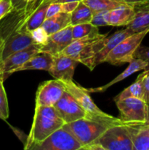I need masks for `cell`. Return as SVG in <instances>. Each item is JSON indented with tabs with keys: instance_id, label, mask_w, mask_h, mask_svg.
<instances>
[{
	"instance_id": "obj_28",
	"label": "cell",
	"mask_w": 149,
	"mask_h": 150,
	"mask_svg": "<svg viewBox=\"0 0 149 150\" xmlns=\"http://www.w3.org/2000/svg\"><path fill=\"white\" fill-rule=\"evenodd\" d=\"M3 82L4 81L0 77V110L7 120L9 117V105Z\"/></svg>"
},
{
	"instance_id": "obj_3",
	"label": "cell",
	"mask_w": 149,
	"mask_h": 150,
	"mask_svg": "<svg viewBox=\"0 0 149 150\" xmlns=\"http://www.w3.org/2000/svg\"><path fill=\"white\" fill-rule=\"evenodd\" d=\"M66 90L70 92L87 114V118L108 123L111 125H125L119 118H116L102 111L92 100L87 89L79 86L74 81L63 82Z\"/></svg>"
},
{
	"instance_id": "obj_21",
	"label": "cell",
	"mask_w": 149,
	"mask_h": 150,
	"mask_svg": "<svg viewBox=\"0 0 149 150\" xmlns=\"http://www.w3.org/2000/svg\"><path fill=\"white\" fill-rule=\"evenodd\" d=\"M135 16L127 27L134 33L149 31V5L134 8Z\"/></svg>"
},
{
	"instance_id": "obj_2",
	"label": "cell",
	"mask_w": 149,
	"mask_h": 150,
	"mask_svg": "<svg viewBox=\"0 0 149 150\" xmlns=\"http://www.w3.org/2000/svg\"><path fill=\"white\" fill-rule=\"evenodd\" d=\"M86 149L134 150V145L128 125H119L110 126Z\"/></svg>"
},
{
	"instance_id": "obj_34",
	"label": "cell",
	"mask_w": 149,
	"mask_h": 150,
	"mask_svg": "<svg viewBox=\"0 0 149 150\" xmlns=\"http://www.w3.org/2000/svg\"><path fill=\"white\" fill-rule=\"evenodd\" d=\"M3 48H4V41L1 40L0 38V67H1V63H2V53H3Z\"/></svg>"
},
{
	"instance_id": "obj_17",
	"label": "cell",
	"mask_w": 149,
	"mask_h": 150,
	"mask_svg": "<svg viewBox=\"0 0 149 150\" xmlns=\"http://www.w3.org/2000/svg\"><path fill=\"white\" fill-rule=\"evenodd\" d=\"M148 66V63L146 62L144 60L138 58H134L131 62H129V65L128 66L127 69L124 70V72L121 73L120 75H118L116 78L113 79V80L111 81L110 82H109L107 84L104 85V86H99V87L96 88H90V89H87L90 93H94V92H104L105 90L108 89L110 86H112L115 83H118V82L121 81L124 79H125L126 78L129 77L131 75H132L133 73H136V72H138L140 70H145L146 67Z\"/></svg>"
},
{
	"instance_id": "obj_33",
	"label": "cell",
	"mask_w": 149,
	"mask_h": 150,
	"mask_svg": "<svg viewBox=\"0 0 149 150\" xmlns=\"http://www.w3.org/2000/svg\"><path fill=\"white\" fill-rule=\"evenodd\" d=\"M13 9L20 10L27 7V0H11Z\"/></svg>"
},
{
	"instance_id": "obj_4",
	"label": "cell",
	"mask_w": 149,
	"mask_h": 150,
	"mask_svg": "<svg viewBox=\"0 0 149 150\" xmlns=\"http://www.w3.org/2000/svg\"><path fill=\"white\" fill-rule=\"evenodd\" d=\"M110 126L112 125L86 117L64 124L63 127L71 133L78 141L81 144L82 149H86Z\"/></svg>"
},
{
	"instance_id": "obj_35",
	"label": "cell",
	"mask_w": 149,
	"mask_h": 150,
	"mask_svg": "<svg viewBox=\"0 0 149 150\" xmlns=\"http://www.w3.org/2000/svg\"><path fill=\"white\" fill-rule=\"evenodd\" d=\"M80 1H83V0H52V3H67Z\"/></svg>"
},
{
	"instance_id": "obj_23",
	"label": "cell",
	"mask_w": 149,
	"mask_h": 150,
	"mask_svg": "<svg viewBox=\"0 0 149 150\" xmlns=\"http://www.w3.org/2000/svg\"><path fill=\"white\" fill-rule=\"evenodd\" d=\"M89 7L92 13L101 10H111L119 6L129 4L124 0H83Z\"/></svg>"
},
{
	"instance_id": "obj_6",
	"label": "cell",
	"mask_w": 149,
	"mask_h": 150,
	"mask_svg": "<svg viewBox=\"0 0 149 150\" xmlns=\"http://www.w3.org/2000/svg\"><path fill=\"white\" fill-rule=\"evenodd\" d=\"M115 103L119 111L118 118L126 125L145 123L148 105L143 100L129 98L115 102Z\"/></svg>"
},
{
	"instance_id": "obj_24",
	"label": "cell",
	"mask_w": 149,
	"mask_h": 150,
	"mask_svg": "<svg viewBox=\"0 0 149 150\" xmlns=\"http://www.w3.org/2000/svg\"><path fill=\"white\" fill-rule=\"evenodd\" d=\"M143 96H144V95H143V83H142V79L140 75H139L136 81L132 84H131L129 86L126 88L121 93H119L117 96L115 97L114 101L118 102V101L121 100L129 98H135L143 100Z\"/></svg>"
},
{
	"instance_id": "obj_11",
	"label": "cell",
	"mask_w": 149,
	"mask_h": 150,
	"mask_svg": "<svg viewBox=\"0 0 149 150\" xmlns=\"http://www.w3.org/2000/svg\"><path fill=\"white\" fill-rule=\"evenodd\" d=\"M72 41V26L70 25L58 32L48 35L39 52L48 53L53 56H56L62 52Z\"/></svg>"
},
{
	"instance_id": "obj_30",
	"label": "cell",
	"mask_w": 149,
	"mask_h": 150,
	"mask_svg": "<svg viewBox=\"0 0 149 150\" xmlns=\"http://www.w3.org/2000/svg\"><path fill=\"white\" fill-rule=\"evenodd\" d=\"M32 36H33L34 40L35 42L37 44H39L42 46L44 43L46 41L47 38H48V35H47V33L45 32V31L42 29V26L37 28V29H34L33 31H32Z\"/></svg>"
},
{
	"instance_id": "obj_29",
	"label": "cell",
	"mask_w": 149,
	"mask_h": 150,
	"mask_svg": "<svg viewBox=\"0 0 149 150\" xmlns=\"http://www.w3.org/2000/svg\"><path fill=\"white\" fill-rule=\"evenodd\" d=\"M142 79L143 87V100L149 105V70H145L140 75Z\"/></svg>"
},
{
	"instance_id": "obj_9",
	"label": "cell",
	"mask_w": 149,
	"mask_h": 150,
	"mask_svg": "<svg viewBox=\"0 0 149 150\" xmlns=\"http://www.w3.org/2000/svg\"><path fill=\"white\" fill-rule=\"evenodd\" d=\"M53 106L65 124L80 119L87 118V114L85 110L67 90Z\"/></svg>"
},
{
	"instance_id": "obj_10",
	"label": "cell",
	"mask_w": 149,
	"mask_h": 150,
	"mask_svg": "<svg viewBox=\"0 0 149 150\" xmlns=\"http://www.w3.org/2000/svg\"><path fill=\"white\" fill-rule=\"evenodd\" d=\"M65 91V86L61 81L56 79L43 82L37 91L36 105L53 106Z\"/></svg>"
},
{
	"instance_id": "obj_32",
	"label": "cell",
	"mask_w": 149,
	"mask_h": 150,
	"mask_svg": "<svg viewBox=\"0 0 149 150\" xmlns=\"http://www.w3.org/2000/svg\"><path fill=\"white\" fill-rule=\"evenodd\" d=\"M13 9L11 0H0V20Z\"/></svg>"
},
{
	"instance_id": "obj_7",
	"label": "cell",
	"mask_w": 149,
	"mask_h": 150,
	"mask_svg": "<svg viewBox=\"0 0 149 150\" xmlns=\"http://www.w3.org/2000/svg\"><path fill=\"white\" fill-rule=\"evenodd\" d=\"M32 150H79L82 146L71 133L64 127L58 129L42 142L28 148Z\"/></svg>"
},
{
	"instance_id": "obj_19",
	"label": "cell",
	"mask_w": 149,
	"mask_h": 150,
	"mask_svg": "<svg viewBox=\"0 0 149 150\" xmlns=\"http://www.w3.org/2000/svg\"><path fill=\"white\" fill-rule=\"evenodd\" d=\"M71 25V13H58L48 18L42 24V27L48 35H51Z\"/></svg>"
},
{
	"instance_id": "obj_1",
	"label": "cell",
	"mask_w": 149,
	"mask_h": 150,
	"mask_svg": "<svg viewBox=\"0 0 149 150\" xmlns=\"http://www.w3.org/2000/svg\"><path fill=\"white\" fill-rule=\"evenodd\" d=\"M65 124L54 106L36 105L32 128L25 142V149L45 140Z\"/></svg>"
},
{
	"instance_id": "obj_27",
	"label": "cell",
	"mask_w": 149,
	"mask_h": 150,
	"mask_svg": "<svg viewBox=\"0 0 149 150\" xmlns=\"http://www.w3.org/2000/svg\"><path fill=\"white\" fill-rule=\"evenodd\" d=\"M110 10H101L93 13L91 23L95 26H108V15Z\"/></svg>"
},
{
	"instance_id": "obj_25",
	"label": "cell",
	"mask_w": 149,
	"mask_h": 150,
	"mask_svg": "<svg viewBox=\"0 0 149 150\" xmlns=\"http://www.w3.org/2000/svg\"><path fill=\"white\" fill-rule=\"evenodd\" d=\"M97 33H99V29L97 26H95L91 23H80V24L72 26L73 40Z\"/></svg>"
},
{
	"instance_id": "obj_20",
	"label": "cell",
	"mask_w": 149,
	"mask_h": 150,
	"mask_svg": "<svg viewBox=\"0 0 149 150\" xmlns=\"http://www.w3.org/2000/svg\"><path fill=\"white\" fill-rule=\"evenodd\" d=\"M54 56L45 52H38L31 57L22 67L18 69V71L29 70H39L49 71L53 62Z\"/></svg>"
},
{
	"instance_id": "obj_36",
	"label": "cell",
	"mask_w": 149,
	"mask_h": 150,
	"mask_svg": "<svg viewBox=\"0 0 149 150\" xmlns=\"http://www.w3.org/2000/svg\"><path fill=\"white\" fill-rule=\"evenodd\" d=\"M145 125H149V105L148 106V114H147V120H146Z\"/></svg>"
},
{
	"instance_id": "obj_13",
	"label": "cell",
	"mask_w": 149,
	"mask_h": 150,
	"mask_svg": "<svg viewBox=\"0 0 149 150\" xmlns=\"http://www.w3.org/2000/svg\"><path fill=\"white\" fill-rule=\"evenodd\" d=\"M134 34L131 29L129 28H126L124 29L115 32L110 36H107L104 40V46L102 49L99 51L96 55V57L93 59L92 62V70L94 69L96 66L101 64L102 62H105V59L108 54L121 41L127 38V37Z\"/></svg>"
},
{
	"instance_id": "obj_38",
	"label": "cell",
	"mask_w": 149,
	"mask_h": 150,
	"mask_svg": "<svg viewBox=\"0 0 149 150\" xmlns=\"http://www.w3.org/2000/svg\"><path fill=\"white\" fill-rule=\"evenodd\" d=\"M0 119H1V120H6L5 117H4V116L3 115V114H2V112H1V110H0Z\"/></svg>"
},
{
	"instance_id": "obj_16",
	"label": "cell",
	"mask_w": 149,
	"mask_h": 150,
	"mask_svg": "<svg viewBox=\"0 0 149 150\" xmlns=\"http://www.w3.org/2000/svg\"><path fill=\"white\" fill-rule=\"evenodd\" d=\"M135 10L130 4L119 6L110 10L108 15V26H127L134 18Z\"/></svg>"
},
{
	"instance_id": "obj_14",
	"label": "cell",
	"mask_w": 149,
	"mask_h": 150,
	"mask_svg": "<svg viewBox=\"0 0 149 150\" xmlns=\"http://www.w3.org/2000/svg\"><path fill=\"white\" fill-rule=\"evenodd\" d=\"M108 35V34L102 35L100 33H97L88 35V36L83 37L80 39L74 40L62 52H61L58 55L67 56V57H71V58L74 59L76 61L78 62L79 59L83 55V53L86 51V48L90 44L95 42V41L99 40L102 38H105Z\"/></svg>"
},
{
	"instance_id": "obj_15",
	"label": "cell",
	"mask_w": 149,
	"mask_h": 150,
	"mask_svg": "<svg viewBox=\"0 0 149 150\" xmlns=\"http://www.w3.org/2000/svg\"><path fill=\"white\" fill-rule=\"evenodd\" d=\"M52 0H37L33 4L31 13L28 17L26 27L32 32L40 27L46 19V13Z\"/></svg>"
},
{
	"instance_id": "obj_18",
	"label": "cell",
	"mask_w": 149,
	"mask_h": 150,
	"mask_svg": "<svg viewBox=\"0 0 149 150\" xmlns=\"http://www.w3.org/2000/svg\"><path fill=\"white\" fill-rule=\"evenodd\" d=\"M134 150H149V125H128Z\"/></svg>"
},
{
	"instance_id": "obj_12",
	"label": "cell",
	"mask_w": 149,
	"mask_h": 150,
	"mask_svg": "<svg viewBox=\"0 0 149 150\" xmlns=\"http://www.w3.org/2000/svg\"><path fill=\"white\" fill-rule=\"evenodd\" d=\"M78 62L65 55L54 56L53 62L48 73L55 79L62 82L73 81L74 69Z\"/></svg>"
},
{
	"instance_id": "obj_26",
	"label": "cell",
	"mask_w": 149,
	"mask_h": 150,
	"mask_svg": "<svg viewBox=\"0 0 149 150\" xmlns=\"http://www.w3.org/2000/svg\"><path fill=\"white\" fill-rule=\"evenodd\" d=\"M79 1L67 3H51L48 7L46 13V18L51 17L53 15L58 13H71L74 10Z\"/></svg>"
},
{
	"instance_id": "obj_37",
	"label": "cell",
	"mask_w": 149,
	"mask_h": 150,
	"mask_svg": "<svg viewBox=\"0 0 149 150\" xmlns=\"http://www.w3.org/2000/svg\"><path fill=\"white\" fill-rule=\"evenodd\" d=\"M36 1H37V0H27V3H28L27 5H29V4H34V3Z\"/></svg>"
},
{
	"instance_id": "obj_22",
	"label": "cell",
	"mask_w": 149,
	"mask_h": 150,
	"mask_svg": "<svg viewBox=\"0 0 149 150\" xmlns=\"http://www.w3.org/2000/svg\"><path fill=\"white\" fill-rule=\"evenodd\" d=\"M92 17L91 10L83 1H80L71 13V25L75 26L80 23H91Z\"/></svg>"
},
{
	"instance_id": "obj_5",
	"label": "cell",
	"mask_w": 149,
	"mask_h": 150,
	"mask_svg": "<svg viewBox=\"0 0 149 150\" xmlns=\"http://www.w3.org/2000/svg\"><path fill=\"white\" fill-rule=\"evenodd\" d=\"M148 32L149 31L137 32L123 40L108 54L105 62H108L113 65L129 63L134 59V54L137 48L140 46Z\"/></svg>"
},
{
	"instance_id": "obj_8",
	"label": "cell",
	"mask_w": 149,
	"mask_h": 150,
	"mask_svg": "<svg viewBox=\"0 0 149 150\" xmlns=\"http://www.w3.org/2000/svg\"><path fill=\"white\" fill-rule=\"evenodd\" d=\"M42 45L34 43L27 48L11 54L3 60L0 67V77L5 80L9 76L18 71V69L23 65L31 57L39 52Z\"/></svg>"
},
{
	"instance_id": "obj_31",
	"label": "cell",
	"mask_w": 149,
	"mask_h": 150,
	"mask_svg": "<svg viewBox=\"0 0 149 150\" xmlns=\"http://www.w3.org/2000/svg\"><path fill=\"white\" fill-rule=\"evenodd\" d=\"M134 58L141 59L145 61L148 63V66L145 70H149V47L140 45L134 53Z\"/></svg>"
}]
</instances>
